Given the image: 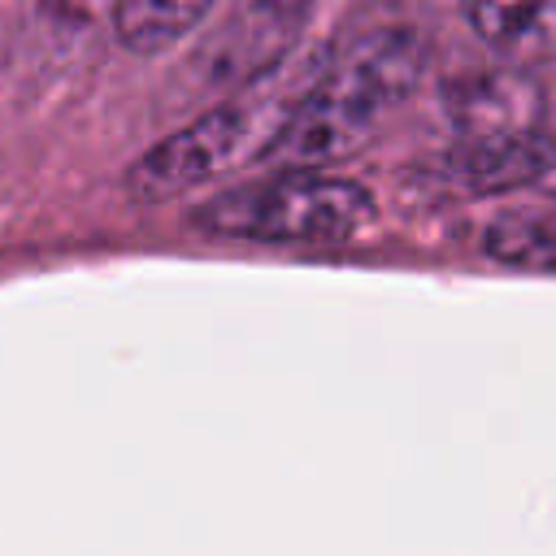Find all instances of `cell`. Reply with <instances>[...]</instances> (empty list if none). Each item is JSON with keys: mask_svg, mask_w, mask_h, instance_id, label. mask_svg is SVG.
Returning <instances> with one entry per match:
<instances>
[{"mask_svg": "<svg viewBox=\"0 0 556 556\" xmlns=\"http://www.w3.org/2000/svg\"><path fill=\"white\" fill-rule=\"evenodd\" d=\"M313 0H239L235 13L213 30L200 52V70L208 83H239L252 74L278 70V61L295 48Z\"/></svg>", "mask_w": 556, "mask_h": 556, "instance_id": "cell-4", "label": "cell"}, {"mask_svg": "<svg viewBox=\"0 0 556 556\" xmlns=\"http://www.w3.org/2000/svg\"><path fill=\"white\" fill-rule=\"evenodd\" d=\"M104 9L113 13L117 0H30V17L35 30L48 39H83L96 30V22L104 17Z\"/></svg>", "mask_w": 556, "mask_h": 556, "instance_id": "cell-10", "label": "cell"}, {"mask_svg": "<svg viewBox=\"0 0 556 556\" xmlns=\"http://www.w3.org/2000/svg\"><path fill=\"white\" fill-rule=\"evenodd\" d=\"M213 0H117L113 30L130 52H165L191 35Z\"/></svg>", "mask_w": 556, "mask_h": 556, "instance_id": "cell-8", "label": "cell"}, {"mask_svg": "<svg viewBox=\"0 0 556 556\" xmlns=\"http://www.w3.org/2000/svg\"><path fill=\"white\" fill-rule=\"evenodd\" d=\"M426 39L408 26L361 35L291 109L265 156H287L295 169L352 156L369 130L404 104L426 74Z\"/></svg>", "mask_w": 556, "mask_h": 556, "instance_id": "cell-1", "label": "cell"}, {"mask_svg": "<svg viewBox=\"0 0 556 556\" xmlns=\"http://www.w3.org/2000/svg\"><path fill=\"white\" fill-rule=\"evenodd\" d=\"M291 109L295 104L282 100H230L200 113L195 122H187L130 165L126 195L139 204H165L208 182L217 169L243 161L248 152L265 156L278 130L287 126Z\"/></svg>", "mask_w": 556, "mask_h": 556, "instance_id": "cell-3", "label": "cell"}, {"mask_svg": "<svg viewBox=\"0 0 556 556\" xmlns=\"http://www.w3.org/2000/svg\"><path fill=\"white\" fill-rule=\"evenodd\" d=\"M486 256L513 269L556 274V208H508L486 226Z\"/></svg>", "mask_w": 556, "mask_h": 556, "instance_id": "cell-9", "label": "cell"}, {"mask_svg": "<svg viewBox=\"0 0 556 556\" xmlns=\"http://www.w3.org/2000/svg\"><path fill=\"white\" fill-rule=\"evenodd\" d=\"M460 187L469 195H500L539 182L556 169V143L539 130H513V135H486L469 139L452 161Z\"/></svg>", "mask_w": 556, "mask_h": 556, "instance_id": "cell-6", "label": "cell"}, {"mask_svg": "<svg viewBox=\"0 0 556 556\" xmlns=\"http://www.w3.org/2000/svg\"><path fill=\"white\" fill-rule=\"evenodd\" d=\"M460 13L513 70L556 61V0H460Z\"/></svg>", "mask_w": 556, "mask_h": 556, "instance_id": "cell-5", "label": "cell"}, {"mask_svg": "<svg viewBox=\"0 0 556 556\" xmlns=\"http://www.w3.org/2000/svg\"><path fill=\"white\" fill-rule=\"evenodd\" d=\"M374 217V195L361 182L287 169L265 182H243L208 200L200 222L226 239L256 243H343Z\"/></svg>", "mask_w": 556, "mask_h": 556, "instance_id": "cell-2", "label": "cell"}, {"mask_svg": "<svg viewBox=\"0 0 556 556\" xmlns=\"http://www.w3.org/2000/svg\"><path fill=\"white\" fill-rule=\"evenodd\" d=\"M447 109L465 139H486V135H513V130H534V109H539V87L526 70H486L469 74L447 91Z\"/></svg>", "mask_w": 556, "mask_h": 556, "instance_id": "cell-7", "label": "cell"}]
</instances>
